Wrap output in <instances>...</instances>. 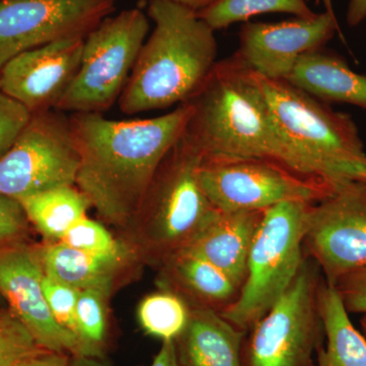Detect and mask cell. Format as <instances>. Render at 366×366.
Segmentation results:
<instances>
[{"instance_id": "cell-24", "label": "cell", "mask_w": 366, "mask_h": 366, "mask_svg": "<svg viewBox=\"0 0 366 366\" xmlns=\"http://www.w3.org/2000/svg\"><path fill=\"white\" fill-rule=\"evenodd\" d=\"M190 308L182 296L169 289L146 296L137 308L144 333L162 342L175 341L189 324Z\"/></svg>"}, {"instance_id": "cell-11", "label": "cell", "mask_w": 366, "mask_h": 366, "mask_svg": "<svg viewBox=\"0 0 366 366\" xmlns=\"http://www.w3.org/2000/svg\"><path fill=\"white\" fill-rule=\"evenodd\" d=\"M118 0H0V69L40 46L86 38Z\"/></svg>"}, {"instance_id": "cell-3", "label": "cell", "mask_w": 366, "mask_h": 366, "mask_svg": "<svg viewBox=\"0 0 366 366\" xmlns=\"http://www.w3.org/2000/svg\"><path fill=\"white\" fill-rule=\"evenodd\" d=\"M187 103L184 134L203 159H261L291 171L259 76L237 55L217 62Z\"/></svg>"}, {"instance_id": "cell-35", "label": "cell", "mask_w": 366, "mask_h": 366, "mask_svg": "<svg viewBox=\"0 0 366 366\" xmlns=\"http://www.w3.org/2000/svg\"><path fill=\"white\" fill-rule=\"evenodd\" d=\"M69 366H112L101 356L72 355Z\"/></svg>"}, {"instance_id": "cell-14", "label": "cell", "mask_w": 366, "mask_h": 366, "mask_svg": "<svg viewBox=\"0 0 366 366\" xmlns=\"http://www.w3.org/2000/svg\"><path fill=\"white\" fill-rule=\"evenodd\" d=\"M336 34L345 42L338 19L326 11L279 23L247 21L235 54L262 78L286 81L302 55L322 49Z\"/></svg>"}, {"instance_id": "cell-6", "label": "cell", "mask_w": 366, "mask_h": 366, "mask_svg": "<svg viewBox=\"0 0 366 366\" xmlns=\"http://www.w3.org/2000/svg\"><path fill=\"white\" fill-rule=\"evenodd\" d=\"M202 159L183 132L161 163L139 209L147 247L163 262L187 247L218 213L199 183Z\"/></svg>"}, {"instance_id": "cell-10", "label": "cell", "mask_w": 366, "mask_h": 366, "mask_svg": "<svg viewBox=\"0 0 366 366\" xmlns=\"http://www.w3.org/2000/svg\"><path fill=\"white\" fill-rule=\"evenodd\" d=\"M199 183L220 212H254L284 203H319L334 196L329 189L261 159H202Z\"/></svg>"}, {"instance_id": "cell-33", "label": "cell", "mask_w": 366, "mask_h": 366, "mask_svg": "<svg viewBox=\"0 0 366 366\" xmlns=\"http://www.w3.org/2000/svg\"><path fill=\"white\" fill-rule=\"evenodd\" d=\"M149 366H183L178 356L177 342H163L160 350Z\"/></svg>"}, {"instance_id": "cell-12", "label": "cell", "mask_w": 366, "mask_h": 366, "mask_svg": "<svg viewBox=\"0 0 366 366\" xmlns=\"http://www.w3.org/2000/svg\"><path fill=\"white\" fill-rule=\"evenodd\" d=\"M303 250L332 286L343 274L366 266V187L312 204Z\"/></svg>"}, {"instance_id": "cell-19", "label": "cell", "mask_w": 366, "mask_h": 366, "mask_svg": "<svg viewBox=\"0 0 366 366\" xmlns=\"http://www.w3.org/2000/svg\"><path fill=\"white\" fill-rule=\"evenodd\" d=\"M286 81L317 100L366 110L365 74L352 71L334 53L319 49L302 55Z\"/></svg>"}, {"instance_id": "cell-15", "label": "cell", "mask_w": 366, "mask_h": 366, "mask_svg": "<svg viewBox=\"0 0 366 366\" xmlns=\"http://www.w3.org/2000/svg\"><path fill=\"white\" fill-rule=\"evenodd\" d=\"M85 38H69L16 55L0 69V92L31 114L57 109L81 64Z\"/></svg>"}, {"instance_id": "cell-37", "label": "cell", "mask_w": 366, "mask_h": 366, "mask_svg": "<svg viewBox=\"0 0 366 366\" xmlns=\"http://www.w3.org/2000/svg\"><path fill=\"white\" fill-rule=\"evenodd\" d=\"M319 2H322V6L325 7V11L331 14L334 18H337L336 13H335L333 0H317Z\"/></svg>"}, {"instance_id": "cell-36", "label": "cell", "mask_w": 366, "mask_h": 366, "mask_svg": "<svg viewBox=\"0 0 366 366\" xmlns=\"http://www.w3.org/2000/svg\"><path fill=\"white\" fill-rule=\"evenodd\" d=\"M147 1H149V0H147ZM169 1L180 4V6L187 7V9H192V11L199 13V11H203L207 7L211 6L212 4H215L218 0H169Z\"/></svg>"}, {"instance_id": "cell-17", "label": "cell", "mask_w": 366, "mask_h": 366, "mask_svg": "<svg viewBox=\"0 0 366 366\" xmlns=\"http://www.w3.org/2000/svg\"><path fill=\"white\" fill-rule=\"evenodd\" d=\"M245 333L220 312L192 308L189 324L177 340L180 362L183 366H242Z\"/></svg>"}, {"instance_id": "cell-26", "label": "cell", "mask_w": 366, "mask_h": 366, "mask_svg": "<svg viewBox=\"0 0 366 366\" xmlns=\"http://www.w3.org/2000/svg\"><path fill=\"white\" fill-rule=\"evenodd\" d=\"M32 334L9 308L0 310V366H16L43 352Z\"/></svg>"}, {"instance_id": "cell-20", "label": "cell", "mask_w": 366, "mask_h": 366, "mask_svg": "<svg viewBox=\"0 0 366 366\" xmlns=\"http://www.w3.org/2000/svg\"><path fill=\"white\" fill-rule=\"evenodd\" d=\"M34 249L45 274L78 290H112L115 277L129 257L89 254L61 242H50Z\"/></svg>"}, {"instance_id": "cell-7", "label": "cell", "mask_w": 366, "mask_h": 366, "mask_svg": "<svg viewBox=\"0 0 366 366\" xmlns=\"http://www.w3.org/2000/svg\"><path fill=\"white\" fill-rule=\"evenodd\" d=\"M150 32L148 14L125 9L107 16L84 41L81 64L57 110L101 113L118 102L144 41Z\"/></svg>"}, {"instance_id": "cell-1", "label": "cell", "mask_w": 366, "mask_h": 366, "mask_svg": "<svg viewBox=\"0 0 366 366\" xmlns=\"http://www.w3.org/2000/svg\"><path fill=\"white\" fill-rule=\"evenodd\" d=\"M192 112L184 103L147 119L69 114L79 156L76 187L103 218L125 225L139 216L161 163L184 132Z\"/></svg>"}, {"instance_id": "cell-31", "label": "cell", "mask_w": 366, "mask_h": 366, "mask_svg": "<svg viewBox=\"0 0 366 366\" xmlns=\"http://www.w3.org/2000/svg\"><path fill=\"white\" fill-rule=\"evenodd\" d=\"M28 227L21 204L13 197L0 194V244L21 240Z\"/></svg>"}, {"instance_id": "cell-23", "label": "cell", "mask_w": 366, "mask_h": 366, "mask_svg": "<svg viewBox=\"0 0 366 366\" xmlns=\"http://www.w3.org/2000/svg\"><path fill=\"white\" fill-rule=\"evenodd\" d=\"M271 13L293 14L300 19H312L317 14L307 0H218L197 14L216 32Z\"/></svg>"}, {"instance_id": "cell-34", "label": "cell", "mask_w": 366, "mask_h": 366, "mask_svg": "<svg viewBox=\"0 0 366 366\" xmlns=\"http://www.w3.org/2000/svg\"><path fill=\"white\" fill-rule=\"evenodd\" d=\"M366 20V0H349L346 21L349 26H357Z\"/></svg>"}, {"instance_id": "cell-13", "label": "cell", "mask_w": 366, "mask_h": 366, "mask_svg": "<svg viewBox=\"0 0 366 366\" xmlns=\"http://www.w3.org/2000/svg\"><path fill=\"white\" fill-rule=\"evenodd\" d=\"M44 272L35 249L21 240L0 244V295L45 351L84 355L76 335L59 324L46 301Z\"/></svg>"}, {"instance_id": "cell-5", "label": "cell", "mask_w": 366, "mask_h": 366, "mask_svg": "<svg viewBox=\"0 0 366 366\" xmlns=\"http://www.w3.org/2000/svg\"><path fill=\"white\" fill-rule=\"evenodd\" d=\"M312 204L290 201L264 209L244 283L234 302L220 314L233 326L250 331L295 281L307 257L303 240Z\"/></svg>"}, {"instance_id": "cell-28", "label": "cell", "mask_w": 366, "mask_h": 366, "mask_svg": "<svg viewBox=\"0 0 366 366\" xmlns=\"http://www.w3.org/2000/svg\"><path fill=\"white\" fill-rule=\"evenodd\" d=\"M42 287L48 307L54 319L62 327L76 335V308L81 290L60 283L45 274H43Z\"/></svg>"}, {"instance_id": "cell-29", "label": "cell", "mask_w": 366, "mask_h": 366, "mask_svg": "<svg viewBox=\"0 0 366 366\" xmlns=\"http://www.w3.org/2000/svg\"><path fill=\"white\" fill-rule=\"evenodd\" d=\"M31 117L26 107L0 92V158L11 149Z\"/></svg>"}, {"instance_id": "cell-30", "label": "cell", "mask_w": 366, "mask_h": 366, "mask_svg": "<svg viewBox=\"0 0 366 366\" xmlns=\"http://www.w3.org/2000/svg\"><path fill=\"white\" fill-rule=\"evenodd\" d=\"M334 287L348 314L366 315V266L343 274Z\"/></svg>"}, {"instance_id": "cell-25", "label": "cell", "mask_w": 366, "mask_h": 366, "mask_svg": "<svg viewBox=\"0 0 366 366\" xmlns=\"http://www.w3.org/2000/svg\"><path fill=\"white\" fill-rule=\"evenodd\" d=\"M112 290L91 288L79 291L76 308V335L84 355L102 356L107 335V297Z\"/></svg>"}, {"instance_id": "cell-21", "label": "cell", "mask_w": 366, "mask_h": 366, "mask_svg": "<svg viewBox=\"0 0 366 366\" xmlns=\"http://www.w3.org/2000/svg\"><path fill=\"white\" fill-rule=\"evenodd\" d=\"M319 307L326 345L317 352V366H366V338L353 326L340 296L322 278Z\"/></svg>"}, {"instance_id": "cell-8", "label": "cell", "mask_w": 366, "mask_h": 366, "mask_svg": "<svg viewBox=\"0 0 366 366\" xmlns=\"http://www.w3.org/2000/svg\"><path fill=\"white\" fill-rule=\"evenodd\" d=\"M322 272L305 257L283 296L250 330L249 366H314L325 340L319 307Z\"/></svg>"}, {"instance_id": "cell-32", "label": "cell", "mask_w": 366, "mask_h": 366, "mask_svg": "<svg viewBox=\"0 0 366 366\" xmlns=\"http://www.w3.org/2000/svg\"><path fill=\"white\" fill-rule=\"evenodd\" d=\"M71 357L69 353L43 351L26 358L16 366H69Z\"/></svg>"}, {"instance_id": "cell-16", "label": "cell", "mask_w": 366, "mask_h": 366, "mask_svg": "<svg viewBox=\"0 0 366 366\" xmlns=\"http://www.w3.org/2000/svg\"><path fill=\"white\" fill-rule=\"evenodd\" d=\"M264 211L220 212L187 247L224 272L242 289L254 236Z\"/></svg>"}, {"instance_id": "cell-4", "label": "cell", "mask_w": 366, "mask_h": 366, "mask_svg": "<svg viewBox=\"0 0 366 366\" xmlns=\"http://www.w3.org/2000/svg\"><path fill=\"white\" fill-rule=\"evenodd\" d=\"M257 76L290 170L333 194L366 187V153L352 118L287 81Z\"/></svg>"}, {"instance_id": "cell-38", "label": "cell", "mask_w": 366, "mask_h": 366, "mask_svg": "<svg viewBox=\"0 0 366 366\" xmlns=\"http://www.w3.org/2000/svg\"><path fill=\"white\" fill-rule=\"evenodd\" d=\"M360 325H361V327H362L363 333H365V335L366 336V315H365V317H363L362 319H361Z\"/></svg>"}, {"instance_id": "cell-18", "label": "cell", "mask_w": 366, "mask_h": 366, "mask_svg": "<svg viewBox=\"0 0 366 366\" xmlns=\"http://www.w3.org/2000/svg\"><path fill=\"white\" fill-rule=\"evenodd\" d=\"M169 290L190 308L222 312L238 297L240 288L213 264L189 250H179L164 262Z\"/></svg>"}, {"instance_id": "cell-27", "label": "cell", "mask_w": 366, "mask_h": 366, "mask_svg": "<svg viewBox=\"0 0 366 366\" xmlns=\"http://www.w3.org/2000/svg\"><path fill=\"white\" fill-rule=\"evenodd\" d=\"M59 242L72 249L98 255L129 254L122 243L113 237L112 233L88 217L81 219L66 231Z\"/></svg>"}, {"instance_id": "cell-22", "label": "cell", "mask_w": 366, "mask_h": 366, "mask_svg": "<svg viewBox=\"0 0 366 366\" xmlns=\"http://www.w3.org/2000/svg\"><path fill=\"white\" fill-rule=\"evenodd\" d=\"M18 202L29 223L51 242H59L74 224L85 218L91 206L76 185L43 190Z\"/></svg>"}, {"instance_id": "cell-9", "label": "cell", "mask_w": 366, "mask_h": 366, "mask_svg": "<svg viewBox=\"0 0 366 366\" xmlns=\"http://www.w3.org/2000/svg\"><path fill=\"white\" fill-rule=\"evenodd\" d=\"M79 167L69 115L57 109L36 113L0 158V194L18 201L43 190L76 185Z\"/></svg>"}, {"instance_id": "cell-2", "label": "cell", "mask_w": 366, "mask_h": 366, "mask_svg": "<svg viewBox=\"0 0 366 366\" xmlns=\"http://www.w3.org/2000/svg\"><path fill=\"white\" fill-rule=\"evenodd\" d=\"M148 16L153 31L118 100L125 114L184 104L218 62L215 31L197 11L169 0H149Z\"/></svg>"}]
</instances>
